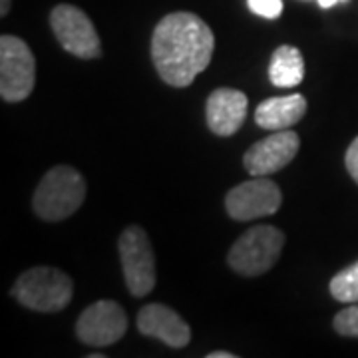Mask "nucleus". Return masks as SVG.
<instances>
[{
  "mask_svg": "<svg viewBox=\"0 0 358 358\" xmlns=\"http://www.w3.org/2000/svg\"><path fill=\"white\" fill-rule=\"evenodd\" d=\"M50 26L56 40L66 52L82 60L102 56V42L88 14L74 4H58L50 14Z\"/></svg>",
  "mask_w": 358,
  "mask_h": 358,
  "instance_id": "0eeeda50",
  "label": "nucleus"
},
{
  "mask_svg": "<svg viewBox=\"0 0 358 358\" xmlns=\"http://www.w3.org/2000/svg\"><path fill=\"white\" fill-rule=\"evenodd\" d=\"M329 289L338 303H358V261L338 271Z\"/></svg>",
  "mask_w": 358,
  "mask_h": 358,
  "instance_id": "2eb2a0df",
  "label": "nucleus"
},
{
  "mask_svg": "<svg viewBox=\"0 0 358 358\" xmlns=\"http://www.w3.org/2000/svg\"><path fill=\"white\" fill-rule=\"evenodd\" d=\"M128 331V315L114 301L90 305L76 320V336L88 346L103 348L117 343Z\"/></svg>",
  "mask_w": 358,
  "mask_h": 358,
  "instance_id": "1a4fd4ad",
  "label": "nucleus"
},
{
  "mask_svg": "<svg viewBox=\"0 0 358 358\" xmlns=\"http://www.w3.org/2000/svg\"><path fill=\"white\" fill-rule=\"evenodd\" d=\"M285 245V233L273 225H255L243 233L231 247L227 263L243 277L265 275L279 261Z\"/></svg>",
  "mask_w": 358,
  "mask_h": 358,
  "instance_id": "20e7f679",
  "label": "nucleus"
},
{
  "mask_svg": "<svg viewBox=\"0 0 358 358\" xmlns=\"http://www.w3.org/2000/svg\"><path fill=\"white\" fill-rule=\"evenodd\" d=\"M249 10L263 18H279L282 13V0H247Z\"/></svg>",
  "mask_w": 358,
  "mask_h": 358,
  "instance_id": "f3484780",
  "label": "nucleus"
},
{
  "mask_svg": "<svg viewBox=\"0 0 358 358\" xmlns=\"http://www.w3.org/2000/svg\"><path fill=\"white\" fill-rule=\"evenodd\" d=\"M122 271L131 296H148L155 287V257L148 233L140 225H129L117 239Z\"/></svg>",
  "mask_w": 358,
  "mask_h": 358,
  "instance_id": "423d86ee",
  "label": "nucleus"
},
{
  "mask_svg": "<svg viewBox=\"0 0 358 358\" xmlns=\"http://www.w3.org/2000/svg\"><path fill=\"white\" fill-rule=\"evenodd\" d=\"M247 108H249V100L241 90L217 88L215 92H211L205 103L207 126L215 136L221 138L233 136L243 126Z\"/></svg>",
  "mask_w": 358,
  "mask_h": 358,
  "instance_id": "9b49d317",
  "label": "nucleus"
},
{
  "mask_svg": "<svg viewBox=\"0 0 358 358\" xmlns=\"http://www.w3.org/2000/svg\"><path fill=\"white\" fill-rule=\"evenodd\" d=\"M307 100L301 94L275 96L257 106L255 122L263 129H273V131L289 129L303 120V115L307 114Z\"/></svg>",
  "mask_w": 358,
  "mask_h": 358,
  "instance_id": "ddd939ff",
  "label": "nucleus"
},
{
  "mask_svg": "<svg viewBox=\"0 0 358 358\" xmlns=\"http://www.w3.org/2000/svg\"><path fill=\"white\" fill-rule=\"evenodd\" d=\"M345 166L348 169V173H350V178L358 183V136L348 145V150H346Z\"/></svg>",
  "mask_w": 358,
  "mask_h": 358,
  "instance_id": "a211bd4d",
  "label": "nucleus"
},
{
  "mask_svg": "<svg viewBox=\"0 0 358 358\" xmlns=\"http://www.w3.org/2000/svg\"><path fill=\"white\" fill-rule=\"evenodd\" d=\"M282 193L279 185L265 178H253L233 187L225 197V209L235 221H253L279 211Z\"/></svg>",
  "mask_w": 358,
  "mask_h": 358,
  "instance_id": "6e6552de",
  "label": "nucleus"
},
{
  "mask_svg": "<svg viewBox=\"0 0 358 358\" xmlns=\"http://www.w3.org/2000/svg\"><path fill=\"white\" fill-rule=\"evenodd\" d=\"M10 294L30 310L58 313L70 305L74 282L60 268L32 267L16 279Z\"/></svg>",
  "mask_w": 358,
  "mask_h": 358,
  "instance_id": "7ed1b4c3",
  "label": "nucleus"
},
{
  "mask_svg": "<svg viewBox=\"0 0 358 358\" xmlns=\"http://www.w3.org/2000/svg\"><path fill=\"white\" fill-rule=\"evenodd\" d=\"M305 78V60L299 48L279 46L271 56L268 80L279 88H294Z\"/></svg>",
  "mask_w": 358,
  "mask_h": 358,
  "instance_id": "4468645a",
  "label": "nucleus"
},
{
  "mask_svg": "<svg viewBox=\"0 0 358 358\" xmlns=\"http://www.w3.org/2000/svg\"><path fill=\"white\" fill-rule=\"evenodd\" d=\"M333 327L341 336L358 338V303H352V305H348L343 310H338L334 315Z\"/></svg>",
  "mask_w": 358,
  "mask_h": 358,
  "instance_id": "dca6fc26",
  "label": "nucleus"
},
{
  "mask_svg": "<svg viewBox=\"0 0 358 358\" xmlns=\"http://www.w3.org/2000/svg\"><path fill=\"white\" fill-rule=\"evenodd\" d=\"M86 199V181L70 166H56L40 179L32 207L42 221L56 223L72 217Z\"/></svg>",
  "mask_w": 358,
  "mask_h": 358,
  "instance_id": "f03ea898",
  "label": "nucleus"
},
{
  "mask_svg": "<svg viewBox=\"0 0 358 358\" xmlns=\"http://www.w3.org/2000/svg\"><path fill=\"white\" fill-rule=\"evenodd\" d=\"M207 358H235L233 352H223V350H215V352H209Z\"/></svg>",
  "mask_w": 358,
  "mask_h": 358,
  "instance_id": "6ab92c4d",
  "label": "nucleus"
},
{
  "mask_svg": "<svg viewBox=\"0 0 358 358\" xmlns=\"http://www.w3.org/2000/svg\"><path fill=\"white\" fill-rule=\"evenodd\" d=\"M10 10V0H0V16H6Z\"/></svg>",
  "mask_w": 358,
  "mask_h": 358,
  "instance_id": "412c9836",
  "label": "nucleus"
},
{
  "mask_svg": "<svg viewBox=\"0 0 358 358\" xmlns=\"http://www.w3.org/2000/svg\"><path fill=\"white\" fill-rule=\"evenodd\" d=\"M319 2L320 8H333L334 4H338V2H346V0H317Z\"/></svg>",
  "mask_w": 358,
  "mask_h": 358,
  "instance_id": "aec40b11",
  "label": "nucleus"
},
{
  "mask_svg": "<svg viewBox=\"0 0 358 358\" xmlns=\"http://www.w3.org/2000/svg\"><path fill=\"white\" fill-rule=\"evenodd\" d=\"M215 36L193 13L164 16L152 36V58L159 78L173 88H187L211 64Z\"/></svg>",
  "mask_w": 358,
  "mask_h": 358,
  "instance_id": "f257e3e1",
  "label": "nucleus"
},
{
  "mask_svg": "<svg viewBox=\"0 0 358 358\" xmlns=\"http://www.w3.org/2000/svg\"><path fill=\"white\" fill-rule=\"evenodd\" d=\"M138 329L141 334L162 341L171 348H183L192 341V329L173 308L152 303L138 313Z\"/></svg>",
  "mask_w": 358,
  "mask_h": 358,
  "instance_id": "f8f14e48",
  "label": "nucleus"
},
{
  "mask_svg": "<svg viewBox=\"0 0 358 358\" xmlns=\"http://www.w3.org/2000/svg\"><path fill=\"white\" fill-rule=\"evenodd\" d=\"M36 84V60L24 40L4 34L0 38V96L4 102H22Z\"/></svg>",
  "mask_w": 358,
  "mask_h": 358,
  "instance_id": "39448f33",
  "label": "nucleus"
},
{
  "mask_svg": "<svg viewBox=\"0 0 358 358\" xmlns=\"http://www.w3.org/2000/svg\"><path fill=\"white\" fill-rule=\"evenodd\" d=\"M299 148H301V138L296 131L279 129L265 140L253 143L247 150L243 166L251 176L265 178L289 166L294 159V155L299 154Z\"/></svg>",
  "mask_w": 358,
  "mask_h": 358,
  "instance_id": "9d476101",
  "label": "nucleus"
}]
</instances>
